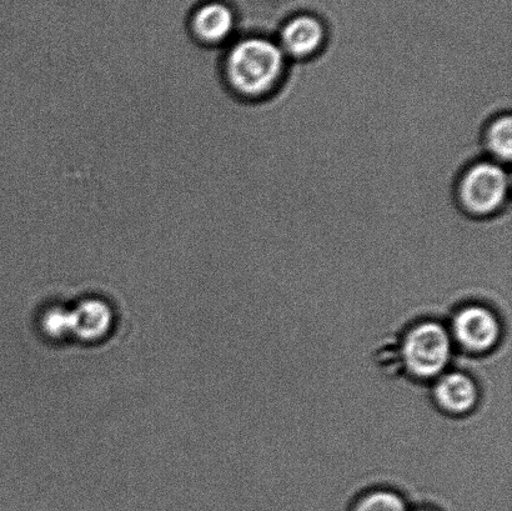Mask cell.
I'll use <instances>...</instances> for the list:
<instances>
[{
  "label": "cell",
  "instance_id": "1",
  "mask_svg": "<svg viewBox=\"0 0 512 511\" xmlns=\"http://www.w3.org/2000/svg\"><path fill=\"white\" fill-rule=\"evenodd\" d=\"M219 70L233 98L259 102L281 87L288 73V59L273 39L249 35L224 48Z\"/></svg>",
  "mask_w": 512,
  "mask_h": 511
},
{
  "label": "cell",
  "instance_id": "2",
  "mask_svg": "<svg viewBox=\"0 0 512 511\" xmlns=\"http://www.w3.org/2000/svg\"><path fill=\"white\" fill-rule=\"evenodd\" d=\"M510 185V174L504 164L481 158L461 173L456 199L470 217L493 218L509 208Z\"/></svg>",
  "mask_w": 512,
  "mask_h": 511
},
{
  "label": "cell",
  "instance_id": "3",
  "mask_svg": "<svg viewBox=\"0 0 512 511\" xmlns=\"http://www.w3.org/2000/svg\"><path fill=\"white\" fill-rule=\"evenodd\" d=\"M451 337L443 325L424 322L410 330L403 343L405 367L416 378L438 377L451 358Z\"/></svg>",
  "mask_w": 512,
  "mask_h": 511
},
{
  "label": "cell",
  "instance_id": "4",
  "mask_svg": "<svg viewBox=\"0 0 512 511\" xmlns=\"http://www.w3.org/2000/svg\"><path fill=\"white\" fill-rule=\"evenodd\" d=\"M453 334L461 347L469 352L485 353L498 344L501 325L491 310L470 305L456 313Z\"/></svg>",
  "mask_w": 512,
  "mask_h": 511
},
{
  "label": "cell",
  "instance_id": "5",
  "mask_svg": "<svg viewBox=\"0 0 512 511\" xmlns=\"http://www.w3.org/2000/svg\"><path fill=\"white\" fill-rule=\"evenodd\" d=\"M279 47L295 62H306L323 52L328 34L319 18L310 14L296 15L280 29Z\"/></svg>",
  "mask_w": 512,
  "mask_h": 511
},
{
  "label": "cell",
  "instance_id": "6",
  "mask_svg": "<svg viewBox=\"0 0 512 511\" xmlns=\"http://www.w3.org/2000/svg\"><path fill=\"white\" fill-rule=\"evenodd\" d=\"M237 18L229 5L205 3L194 10L190 18V33L195 42L208 49H223L233 38Z\"/></svg>",
  "mask_w": 512,
  "mask_h": 511
},
{
  "label": "cell",
  "instance_id": "7",
  "mask_svg": "<svg viewBox=\"0 0 512 511\" xmlns=\"http://www.w3.org/2000/svg\"><path fill=\"white\" fill-rule=\"evenodd\" d=\"M436 403L445 412L465 414L478 403V387L468 375L454 372L439 379L434 389Z\"/></svg>",
  "mask_w": 512,
  "mask_h": 511
},
{
  "label": "cell",
  "instance_id": "8",
  "mask_svg": "<svg viewBox=\"0 0 512 511\" xmlns=\"http://www.w3.org/2000/svg\"><path fill=\"white\" fill-rule=\"evenodd\" d=\"M65 320L67 332L74 333L85 342H94L107 335L113 315L107 304L93 299L80 304L74 313H65Z\"/></svg>",
  "mask_w": 512,
  "mask_h": 511
},
{
  "label": "cell",
  "instance_id": "9",
  "mask_svg": "<svg viewBox=\"0 0 512 511\" xmlns=\"http://www.w3.org/2000/svg\"><path fill=\"white\" fill-rule=\"evenodd\" d=\"M484 152L500 164L511 162L512 117L511 113L498 115L490 120L483 133Z\"/></svg>",
  "mask_w": 512,
  "mask_h": 511
},
{
  "label": "cell",
  "instance_id": "10",
  "mask_svg": "<svg viewBox=\"0 0 512 511\" xmlns=\"http://www.w3.org/2000/svg\"><path fill=\"white\" fill-rule=\"evenodd\" d=\"M353 511H408L403 498L390 490H376L356 503Z\"/></svg>",
  "mask_w": 512,
  "mask_h": 511
},
{
  "label": "cell",
  "instance_id": "11",
  "mask_svg": "<svg viewBox=\"0 0 512 511\" xmlns=\"http://www.w3.org/2000/svg\"><path fill=\"white\" fill-rule=\"evenodd\" d=\"M415 511H430V510H423V509H421V510H415Z\"/></svg>",
  "mask_w": 512,
  "mask_h": 511
}]
</instances>
